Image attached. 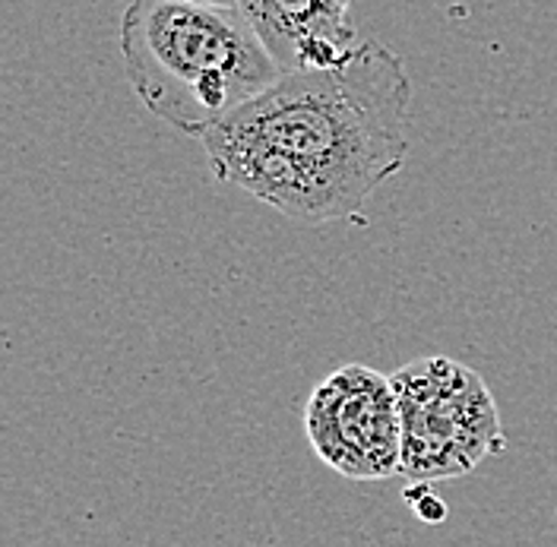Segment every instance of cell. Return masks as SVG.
I'll return each mask as SVG.
<instances>
[{
	"instance_id": "obj_1",
	"label": "cell",
	"mask_w": 557,
	"mask_h": 547,
	"mask_svg": "<svg viewBox=\"0 0 557 547\" xmlns=\"http://www.w3.org/2000/svg\"><path fill=\"white\" fill-rule=\"evenodd\" d=\"M412 79L396 51L361 41L343 64L282 73L276 86L215 124L267 139L371 197L409 156Z\"/></svg>"
},
{
	"instance_id": "obj_2",
	"label": "cell",
	"mask_w": 557,
	"mask_h": 547,
	"mask_svg": "<svg viewBox=\"0 0 557 547\" xmlns=\"http://www.w3.org/2000/svg\"><path fill=\"white\" fill-rule=\"evenodd\" d=\"M121 54L146 111L194 139L282 79L238 7L134 0L121 16Z\"/></svg>"
},
{
	"instance_id": "obj_3",
	"label": "cell",
	"mask_w": 557,
	"mask_h": 547,
	"mask_svg": "<svg viewBox=\"0 0 557 547\" xmlns=\"http://www.w3.org/2000/svg\"><path fill=\"white\" fill-rule=\"evenodd\" d=\"M403 414V478H459L507 449L497 402L472 368L428 355L389 374Z\"/></svg>"
},
{
	"instance_id": "obj_4",
	"label": "cell",
	"mask_w": 557,
	"mask_h": 547,
	"mask_svg": "<svg viewBox=\"0 0 557 547\" xmlns=\"http://www.w3.org/2000/svg\"><path fill=\"white\" fill-rule=\"evenodd\" d=\"M305 434L317 459L351 481L403 472V414L389 376L346 364L320 380L305 406Z\"/></svg>"
},
{
	"instance_id": "obj_5",
	"label": "cell",
	"mask_w": 557,
	"mask_h": 547,
	"mask_svg": "<svg viewBox=\"0 0 557 547\" xmlns=\"http://www.w3.org/2000/svg\"><path fill=\"white\" fill-rule=\"evenodd\" d=\"M209 156V169L219 181L235 184L257 200L301 222H336L351 219L368 203L346 181L317 169L311 162L285 152L267 139L235 137L209 130L200 137Z\"/></svg>"
},
{
	"instance_id": "obj_6",
	"label": "cell",
	"mask_w": 557,
	"mask_h": 547,
	"mask_svg": "<svg viewBox=\"0 0 557 547\" xmlns=\"http://www.w3.org/2000/svg\"><path fill=\"white\" fill-rule=\"evenodd\" d=\"M238 10L282 73L336 67L361 45L339 0H242Z\"/></svg>"
},
{
	"instance_id": "obj_7",
	"label": "cell",
	"mask_w": 557,
	"mask_h": 547,
	"mask_svg": "<svg viewBox=\"0 0 557 547\" xmlns=\"http://www.w3.org/2000/svg\"><path fill=\"white\" fill-rule=\"evenodd\" d=\"M194 3H209V7H238L242 0H194Z\"/></svg>"
},
{
	"instance_id": "obj_8",
	"label": "cell",
	"mask_w": 557,
	"mask_h": 547,
	"mask_svg": "<svg viewBox=\"0 0 557 547\" xmlns=\"http://www.w3.org/2000/svg\"><path fill=\"white\" fill-rule=\"evenodd\" d=\"M339 3H346V7H348V3H351V0H339Z\"/></svg>"
}]
</instances>
